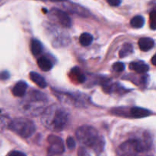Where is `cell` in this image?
Segmentation results:
<instances>
[{
    "label": "cell",
    "instance_id": "1",
    "mask_svg": "<svg viewBox=\"0 0 156 156\" xmlns=\"http://www.w3.org/2000/svg\"><path fill=\"white\" fill-rule=\"evenodd\" d=\"M69 115L63 108L54 105L47 108L43 112L42 123L48 129L53 131H61L66 126Z\"/></svg>",
    "mask_w": 156,
    "mask_h": 156
},
{
    "label": "cell",
    "instance_id": "19",
    "mask_svg": "<svg viewBox=\"0 0 156 156\" xmlns=\"http://www.w3.org/2000/svg\"><path fill=\"white\" fill-rule=\"evenodd\" d=\"M66 146L69 149H73L76 147V142L73 137H69L66 140Z\"/></svg>",
    "mask_w": 156,
    "mask_h": 156
},
{
    "label": "cell",
    "instance_id": "24",
    "mask_svg": "<svg viewBox=\"0 0 156 156\" xmlns=\"http://www.w3.org/2000/svg\"><path fill=\"white\" fill-rule=\"evenodd\" d=\"M151 62H152V63L153 64L154 66H156V54L152 56V59H151Z\"/></svg>",
    "mask_w": 156,
    "mask_h": 156
},
{
    "label": "cell",
    "instance_id": "17",
    "mask_svg": "<svg viewBox=\"0 0 156 156\" xmlns=\"http://www.w3.org/2000/svg\"><path fill=\"white\" fill-rule=\"evenodd\" d=\"M72 74H73V77L76 78V82H78L79 83H83L85 81V76L81 73L79 68L73 69Z\"/></svg>",
    "mask_w": 156,
    "mask_h": 156
},
{
    "label": "cell",
    "instance_id": "21",
    "mask_svg": "<svg viewBox=\"0 0 156 156\" xmlns=\"http://www.w3.org/2000/svg\"><path fill=\"white\" fill-rule=\"evenodd\" d=\"M9 78V73L8 72L4 71V72H2L0 73V79L2 80H5V79H8Z\"/></svg>",
    "mask_w": 156,
    "mask_h": 156
},
{
    "label": "cell",
    "instance_id": "2",
    "mask_svg": "<svg viewBox=\"0 0 156 156\" xmlns=\"http://www.w3.org/2000/svg\"><path fill=\"white\" fill-rule=\"evenodd\" d=\"M76 138L82 144L92 147L96 152H101L104 147V140L100 138L97 129L91 126H82L76 131Z\"/></svg>",
    "mask_w": 156,
    "mask_h": 156
},
{
    "label": "cell",
    "instance_id": "18",
    "mask_svg": "<svg viewBox=\"0 0 156 156\" xmlns=\"http://www.w3.org/2000/svg\"><path fill=\"white\" fill-rule=\"evenodd\" d=\"M113 69L114 71L117 72V73H120V72H123L125 69V66L123 62H117L116 63H114L113 65Z\"/></svg>",
    "mask_w": 156,
    "mask_h": 156
},
{
    "label": "cell",
    "instance_id": "23",
    "mask_svg": "<svg viewBox=\"0 0 156 156\" xmlns=\"http://www.w3.org/2000/svg\"><path fill=\"white\" fill-rule=\"evenodd\" d=\"M108 2L112 6H117L120 4V0H108Z\"/></svg>",
    "mask_w": 156,
    "mask_h": 156
},
{
    "label": "cell",
    "instance_id": "9",
    "mask_svg": "<svg viewBox=\"0 0 156 156\" xmlns=\"http://www.w3.org/2000/svg\"><path fill=\"white\" fill-rule=\"evenodd\" d=\"M130 114L134 118H143V117H148L151 114V112L147 109L142 108H132L130 110Z\"/></svg>",
    "mask_w": 156,
    "mask_h": 156
},
{
    "label": "cell",
    "instance_id": "22",
    "mask_svg": "<svg viewBox=\"0 0 156 156\" xmlns=\"http://www.w3.org/2000/svg\"><path fill=\"white\" fill-rule=\"evenodd\" d=\"M9 156H26L23 152H18V151H12L9 153Z\"/></svg>",
    "mask_w": 156,
    "mask_h": 156
},
{
    "label": "cell",
    "instance_id": "10",
    "mask_svg": "<svg viewBox=\"0 0 156 156\" xmlns=\"http://www.w3.org/2000/svg\"><path fill=\"white\" fill-rule=\"evenodd\" d=\"M30 78L37 86L41 88H45L47 86V83L45 79L42 77L40 74L35 73V72H31L30 73Z\"/></svg>",
    "mask_w": 156,
    "mask_h": 156
},
{
    "label": "cell",
    "instance_id": "25",
    "mask_svg": "<svg viewBox=\"0 0 156 156\" xmlns=\"http://www.w3.org/2000/svg\"><path fill=\"white\" fill-rule=\"evenodd\" d=\"M52 1H60V0H52Z\"/></svg>",
    "mask_w": 156,
    "mask_h": 156
},
{
    "label": "cell",
    "instance_id": "7",
    "mask_svg": "<svg viewBox=\"0 0 156 156\" xmlns=\"http://www.w3.org/2000/svg\"><path fill=\"white\" fill-rule=\"evenodd\" d=\"M27 88V85L25 82L20 81L17 82L12 89V94L16 97H22L25 94L26 90Z\"/></svg>",
    "mask_w": 156,
    "mask_h": 156
},
{
    "label": "cell",
    "instance_id": "15",
    "mask_svg": "<svg viewBox=\"0 0 156 156\" xmlns=\"http://www.w3.org/2000/svg\"><path fill=\"white\" fill-rule=\"evenodd\" d=\"M144 18L143 16H140V15H136V16L133 17L130 21L131 26L135 27V28H140L144 25Z\"/></svg>",
    "mask_w": 156,
    "mask_h": 156
},
{
    "label": "cell",
    "instance_id": "3",
    "mask_svg": "<svg viewBox=\"0 0 156 156\" xmlns=\"http://www.w3.org/2000/svg\"><path fill=\"white\" fill-rule=\"evenodd\" d=\"M47 98L40 91H33L29 93L28 100L23 105V109L31 115L36 116L44 112Z\"/></svg>",
    "mask_w": 156,
    "mask_h": 156
},
{
    "label": "cell",
    "instance_id": "5",
    "mask_svg": "<svg viewBox=\"0 0 156 156\" xmlns=\"http://www.w3.org/2000/svg\"><path fill=\"white\" fill-rule=\"evenodd\" d=\"M48 142L50 147L48 149L49 156L60 155L64 152V145L62 139L56 136H50L48 137Z\"/></svg>",
    "mask_w": 156,
    "mask_h": 156
},
{
    "label": "cell",
    "instance_id": "4",
    "mask_svg": "<svg viewBox=\"0 0 156 156\" xmlns=\"http://www.w3.org/2000/svg\"><path fill=\"white\" fill-rule=\"evenodd\" d=\"M12 131L23 138L30 137L35 132V125L31 120L24 118H18L12 120L9 125Z\"/></svg>",
    "mask_w": 156,
    "mask_h": 156
},
{
    "label": "cell",
    "instance_id": "14",
    "mask_svg": "<svg viewBox=\"0 0 156 156\" xmlns=\"http://www.w3.org/2000/svg\"><path fill=\"white\" fill-rule=\"evenodd\" d=\"M30 50H31L32 54L34 55V56H37L39 53H41V50H42V45H41V42L38 40H31V42H30Z\"/></svg>",
    "mask_w": 156,
    "mask_h": 156
},
{
    "label": "cell",
    "instance_id": "6",
    "mask_svg": "<svg viewBox=\"0 0 156 156\" xmlns=\"http://www.w3.org/2000/svg\"><path fill=\"white\" fill-rule=\"evenodd\" d=\"M52 14L56 18V19L58 20L59 24L63 27H69L72 25L71 19L69 17V15L63 11L54 9L52 10Z\"/></svg>",
    "mask_w": 156,
    "mask_h": 156
},
{
    "label": "cell",
    "instance_id": "13",
    "mask_svg": "<svg viewBox=\"0 0 156 156\" xmlns=\"http://www.w3.org/2000/svg\"><path fill=\"white\" fill-rule=\"evenodd\" d=\"M93 37L89 33H83L79 37V43L83 47H88L92 43Z\"/></svg>",
    "mask_w": 156,
    "mask_h": 156
},
{
    "label": "cell",
    "instance_id": "8",
    "mask_svg": "<svg viewBox=\"0 0 156 156\" xmlns=\"http://www.w3.org/2000/svg\"><path fill=\"white\" fill-rule=\"evenodd\" d=\"M138 45L140 50L143 51H149L151 49L153 48L155 45V42L152 38L149 37H143L140 38L138 42Z\"/></svg>",
    "mask_w": 156,
    "mask_h": 156
},
{
    "label": "cell",
    "instance_id": "12",
    "mask_svg": "<svg viewBox=\"0 0 156 156\" xmlns=\"http://www.w3.org/2000/svg\"><path fill=\"white\" fill-rule=\"evenodd\" d=\"M130 69L138 73H145L148 72L149 67L143 62H135L130 64Z\"/></svg>",
    "mask_w": 156,
    "mask_h": 156
},
{
    "label": "cell",
    "instance_id": "11",
    "mask_svg": "<svg viewBox=\"0 0 156 156\" xmlns=\"http://www.w3.org/2000/svg\"><path fill=\"white\" fill-rule=\"evenodd\" d=\"M37 65L39 68L44 72L50 71L53 67L51 61L45 56H41L37 59Z\"/></svg>",
    "mask_w": 156,
    "mask_h": 156
},
{
    "label": "cell",
    "instance_id": "20",
    "mask_svg": "<svg viewBox=\"0 0 156 156\" xmlns=\"http://www.w3.org/2000/svg\"><path fill=\"white\" fill-rule=\"evenodd\" d=\"M150 19H151V27L153 30L156 29V12H152L150 14Z\"/></svg>",
    "mask_w": 156,
    "mask_h": 156
},
{
    "label": "cell",
    "instance_id": "16",
    "mask_svg": "<svg viewBox=\"0 0 156 156\" xmlns=\"http://www.w3.org/2000/svg\"><path fill=\"white\" fill-rule=\"evenodd\" d=\"M133 46L130 44H126L122 47L121 50L119 53V56L121 58L126 57V56L130 55L133 53Z\"/></svg>",
    "mask_w": 156,
    "mask_h": 156
}]
</instances>
